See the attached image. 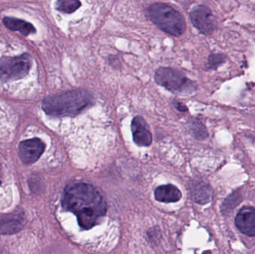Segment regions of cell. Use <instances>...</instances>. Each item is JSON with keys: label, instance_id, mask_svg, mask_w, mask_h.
<instances>
[{"label": "cell", "instance_id": "52a82bcc", "mask_svg": "<svg viewBox=\"0 0 255 254\" xmlns=\"http://www.w3.org/2000/svg\"><path fill=\"white\" fill-rule=\"evenodd\" d=\"M45 144L38 138L31 139L22 142L19 146V155L25 164L35 163L43 155Z\"/></svg>", "mask_w": 255, "mask_h": 254}, {"label": "cell", "instance_id": "4fadbf2b", "mask_svg": "<svg viewBox=\"0 0 255 254\" xmlns=\"http://www.w3.org/2000/svg\"><path fill=\"white\" fill-rule=\"evenodd\" d=\"M22 228V219L18 216L0 219V234H12L20 231Z\"/></svg>", "mask_w": 255, "mask_h": 254}, {"label": "cell", "instance_id": "3957f363", "mask_svg": "<svg viewBox=\"0 0 255 254\" xmlns=\"http://www.w3.org/2000/svg\"><path fill=\"white\" fill-rule=\"evenodd\" d=\"M147 13L150 19L166 34L178 37L182 35L187 29L183 15L166 3L151 4L147 9Z\"/></svg>", "mask_w": 255, "mask_h": 254}, {"label": "cell", "instance_id": "5b68a950", "mask_svg": "<svg viewBox=\"0 0 255 254\" xmlns=\"http://www.w3.org/2000/svg\"><path fill=\"white\" fill-rule=\"evenodd\" d=\"M31 64V56L28 54L2 57L0 58V80L5 82L22 79L28 75Z\"/></svg>", "mask_w": 255, "mask_h": 254}, {"label": "cell", "instance_id": "277c9868", "mask_svg": "<svg viewBox=\"0 0 255 254\" xmlns=\"http://www.w3.org/2000/svg\"><path fill=\"white\" fill-rule=\"evenodd\" d=\"M154 79L157 84L172 92H191L196 89L194 82L181 72L170 67L157 69Z\"/></svg>", "mask_w": 255, "mask_h": 254}, {"label": "cell", "instance_id": "e0dca14e", "mask_svg": "<svg viewBox=\"0 0 255 254\" xmlns=\"http://www.w3.org/2000/svg\"><path fill=\"white\" fill-rule=\"evenodd\" d=\"M175 107H176L177 110H179V111L186 112L187 110V107H186L184 104L181 102H178V101H175Z\"/></svg>", "mask_w": 255, "mask_h": 254}, {"label": "cell", "instance_id": "6da1fadb", "mask_svg": "<svg viewBox=\"0 0 255 254\" xmlns=\"http://www.w3.org/2000/svg\"><path fill=\"white\" fill-rule=\"evenodd\" d=\"M63 207L77 217L79 226L89 230L100 223L107 211L103 195L92 185L79 183L64 191Z\"/></svg>", "mask_w": 255, "mask_h": 254}, {"label": "cell", "instance_id": "7a4b0ae2", "mask_svg": "<svg viewBox=\"0 0 255 254\" xmlns=\"http://www.w3.org/2000/svg\"><path fill=\"white\" fill-rule=\"evenodd\" d=\"M91 101L89 92L74 89L48 97L43 101V109L50 116H73L86 108Z\"/></svg>", "mask_w": 255, "mask_h": 254}, {"label": "cell", "instance_id": "9c48e42d", "mask_svg": "<svg viewBox=\"0 0 255 254\" xmlns=\"http://www.w3.org/2000/svg\"><path fill=\"white\" fill-rule=\"evenodd\" d=\"M132 133L134 143L139 146H149L152 142V136L147 128L145 120L136 116L132 121Z\"/></svg>", "mask_w": 255, "mask_h": 254}, {"label": "cell", "instance_id": "5bb4252c", "mask_svg": "<svg viewBox=\"0 0 255 254\" xmlns=\"http://www.w3.org/2000/svg\"><path fill=\"white\" fill-rule=\"evenodd\" d=\"M82 5L80 0H58L56 8L65 13H73Z\"/></svg>", "mask_w": 255, "mask_h": 254}, {"label": "cell", "instance_id": "ba28073f", "mask_svg": "<svg viewBox=\"0 0 255 254\" xmlns=\"http://www.w3.org/2000/svg\"><path fill=\"white\" fill-rule=\"evenodd\" d=\"M237 228L248 237H255V209L244 207L240 210L235 219Z\"/></svg>", "mask_w": 255, "mask_h": 254}, {"label": "cell", "instance_id": "8992f818", "mask_svg": "<svg viewBox=\"0 0 255 254\" xmlns=\"http://www.w3.org/2000/svg\"><path fill=\"white\" fill-rule=\"evenodd\" d=\"M193 25L202 34H211L217 26V21L212 11L206 6L199 5L194 7L190 13Z\"/></svg>", "mask_w": 255, "mask_h": 254}, {"label": "cell", "instance_id": "2e32d148", "mask_svg": "<svg viewBox=\"0 0 255 254\" xmlns=\"http://www.w3.org/2000/svg\"><path fill=\"white\" fill-rule=\"evenodd\" d=\"M223 61V55L215 54V55H211L209 58V67L210 68L214 69L218 67L220 64Z\"/></svg>", "mask_w": 255, "mask_h": 254}, {"label": "cell", "instance_id": "7c38bea8", "mask_svg": "<svg viewBox=\"0 0 255 254\" xmlns=\"http://www.w3.org/2000/svg\"><path fill=\"white\" fill-rule=\"evenodd\" d=\"M3 23L8 29L20 32L22 35L28 36L36 32L35 28L29 22L16 18L4 17Z\"/></svg>", "mask_w": 255, "mask_h": 254}, {"label": "cell", "instance_id": "30bf717a", "mask_svg": "<svg viewBox=\"0 0 255 254\" xmlns=\"http://www.w3.org/2000/svg\"><path fill=\"white\" fill-rule=\"evenodd\" d=\"M156 200L160 202L173 203L179 201L182 196L181 191L173 185L159 186L154 191Z\"/></svg>", "mask_w": 255, "mask_h": 254}, {"label": "cell", "instance_id": "8fae6325", "mask_svg": "<svg viewBox=\"0 0 255 254\" xmlns=\"http://www.w3.org/2000/svg\"><path fill=\"white\" fill-rule=\"evenodd\" d=\"M191 194L195 202L205 204L211 201L212 190L210 186L204 182H195L191 187Z\"/></svg>", "mask_w": 255, "mask_h": 254}, {"label": "cell", "instance_id": "9a60e30c", "mask_svg": "<svg viewBox=\"0 0 255 254\" xmlns=\"http://www.w3.org/2000/svg\"><path fill=\"white\" fill-rule=\"evenodd\" d=\"M192 130H193V134L196 136L198 138H204L207 136L206 130H205V127L199 122H195L194 124H193Z\"/></svg>", "mask_w": 255, "mask_h": 254}]
</instances>
